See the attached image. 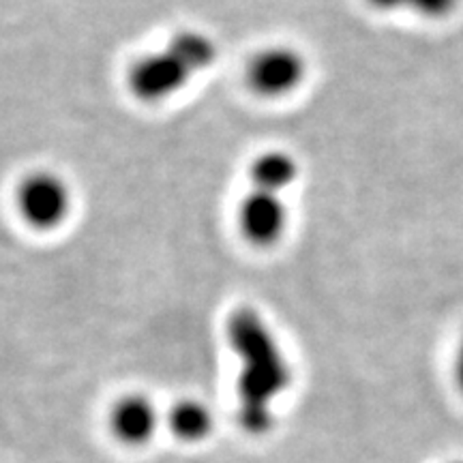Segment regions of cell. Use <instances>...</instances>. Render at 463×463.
<instances>
[{
	"instance_id": "1",
	"label": "cell",
	"mask_w": 463,
	"mask_h": 463,
	"mask_svg": "<svg viewBox=\"0 0 463 463\" xmlns=\"http://www.w3.org/2000/svg\"><path fill=\"white\" fill-rule=\"evenodd\" d=\"M232 337L239 354L245 358L242 420L251 431L262 433L270 425V402L289 384L288 361L262 317L251 311H239L232 322Z\"/></svg>"
},
{
	"instance_id": "2",
	"label": "cell",
	"mask_w": 463,
	"mask_h": 463,
	"mask_svg": "<svg viewBox=\"0 0 463 463\" xmlns=\"http://www.w3.org/2000/svg\"><path fill=\"white\" fill-rule=\"evenodd\" d=\"M17 211L34 230L61 228L71 215L73 194L67 181L54 172H33L20 183L15 194Z\"/></svg>"
},
{
	"instance_id": "3",
	"label": "cell",
	"mask_w": 463,
	"mask_h": 463,
	"mask_svg": "<svg viewBox=\"0 0 463 463\" xmlns=\"http://www.w3.org/2000/svg\"><path fill=\"white\" fill-rule=\"evenodd\" d=\"M307 78V61L289 45H270L253 54L247 67V82L253 92L279 99L294 92Z\"/></svg>"
},
{
	"instance_id": "4",
	"label": "cell",
	"mask_w": 463,
	"mask_h": 463,
	"mask_svg": "<svg viewBox=\"0 0 463 463\" xmlns=\"http://www.w3.org/2000/svg\"><path fill=\"white\" fill-rule=\"evenodd\" d=\"M289 211L283 194L253 189L239 206V228L242 239L258 249L275 247L288 230Z\"/></svg>"
},
{
	"instance_id": "5",
	"label": "cell",
	"mask_w": 463,
	"mask_h": 463,
	"mask_svg": "<svg viewBox=\"0 0 463 463\" xmlns=\"http://www.w3.org/2000/svg\"><path fill=\"white\" fill-rule=\"evenodd\" d=\"M191 78L194 73L165 48L140 58L129 69V89L140 101H161L176 95Z\"/></svg>"
},
{
	"instance_id": "6",
	"label": "cell",
	"mask_w": 463,
	"mask_h": 463,
	"mask_svg": "<svg viewBox=\"0 0 463 463\" xmlns=\"http://www.w3.org/2000/svg\"><path fill=\"white\" fill-rule=\"evenodd\" d=\"M159 410L148 397L133 392L109 410V431L125 447H142L157 433Z\"/></svg>"
},
{
	"instance_id": "7",
	"label": "cell",
	"mask_w": 463,
	"mask_h": 463,
	"mask_svg": "<svg viewBox=\"0 0 463 463\" xmlns=\"http://www.w3.org/2000/svg\"><path fill=\"white\" fill-rule=\"evenodd\" d=\"M298 172V161L294 159V155L286 153V150H266L251 161L249 178H251L253 189L283 194L297 183Z\"/></svg>"
},
{
	"instance_id": "8",
	"label": "cell",
	"mask_w": 463,
	"mask_h": 463,
	"mask_svg": "<svg viewBox=\"0 0 463 463\" xmlns=\"http://www.w3.org/2000/svg\"><path fill=\"white\" fill-rule=\"evenodd\" d=\"M167 425L174 436L184 442H200L211 436L213 431V412L198 399H183L167 414Z\"/></svg>"
},
{
	"instance_id": "9",
	"label": "cell",
	"mask_w": 463,
	"mask_h": 463,
	"mask_svg": "<svg viewBox=\"0 0 463 463\" xmlns=\"http://www.w3.org/2000/svg\"><path fill=\"white\" fill-rule=\"evenodd\" d=\"M167 50H170L194 75L206 71L217 58V48L215 43H213V39L198 31H184L174 34L172 42L167 43Z\"/></svg>"
},
{
	"instance_id": "10",
	"label": "cell",
	"mask_w": 463,
	"mask_h": 463,
	"mask_svg": "<svg viewBox=\"0 0 463 463\" xmlns=\"http://www.w3.org/2000/svg\"><path fill=\"white\" fill-rule=\"evenodd\" d=\"M459 7V0H408L405 11L425 17V20H444Z\"/></svg>"
},
{
	"instance_id": "11",
	"label": "cell",
	"mask_w": 463,
	"mask_h": 463,
	"mask_svg": "<svg viewBox=\"0 0 463 463\" xmlns=\"http://www.w3.org/2000/svg\"><path fill=\"white\" fill-rule=\"evenodd\" d=\"M369 7L382 11V14H389V11H403L408 0H364Z\"/></svg>"
},
{
	"instance_id": "12",
	"label": "cell",
	"mask_w": 463,
	"mask_h": 463,
	"mask_svg": "<svg viewBox=\"0 0 463 463\" xmlns=\"http://www.w3.org/2000/svg\"><path fill=\"white\" fill-rule=\"evenodd\" d=\"M455 382L459 386V391L463 392V337L457 345V354H455Z\"/></svg>"
},
{
	"instance_id": "13",
	"label": "cell",
	"mask_w": 463,
	"mask_h": 463,
	"mask_svg": "<svg viewBox=\"0 0 463 463\" xmlns=\"http://www.w3.org/2000/svg\"><path fill=\"white\" fill-rule=\"evenodd\" d=\"M455 463H463V461H455Z\"/></svg>"
}]
</instances>
